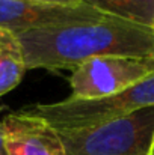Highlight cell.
I'll return each mask as SVG.
<instances>
[{
  "instance_id": "obj_2",
  "label": "cell",
  "mask_w": 154,
  "mask_h": 155,
  "mask_svg": "<svg viewBox=\"0 0 154 155\" xmlns=\"http://www.w3.org/2000/svg\"><path fill=\"white\" fill-rule=\"evenodd\" d=\"M154 105V74L109 97L95 100H67L50 104H30L21 110L49 122L57 131L97 127L138 110Z\"/></svg>"
},
{
  "instance_id": "obj_1",
  "label": "cell",
  "mask_w": 154,
  "mask_h": 155,
  "mask_svg": "<svg viewBox=\"0 0 154 155\" xmlns=\"http://www.w3.org/2000/svg\"><path fill=\"white\" fill-rule=\"evenodd\" d=\"M27 69H76L103 56L154 57V30L106 17L101 21L14 33Z\"/></svg>"
},
{
  "instance_id": "obj_7",
  "label": "cell",
  "mask_w": 154,
  "mask_h": 155,
  "mask_svg": "<svg viewBox=\"0 0 154 155\" xmlns=\"http://www.w3.org/2000/svg\"><path fill=\"white\" fill-rule=\"evenodd\" d=\"M83 5L104 15L153 29L154 0H82Z\"/></svg>"
},
{
  "instance_id": "obj_12",
  "label": "cell",
  "mask_w": 154,
  "mask_h": 155,
  "mask_svg": "<svg viewBox=\"0 0 154 155\" xmlns=\"http://www.w3.org/2000/svg\"><path fill=\"white\" fill-rule=\"evenodd\" d=\"M153 30H154V26H153Z\"/></svg>"
},
{
  "instance_id": "obj_11",
  "label": "cell",
  "mask_w": 154,
  "mask_h": 155,
  "mask_svg": "<svg viewBox=\"0 0 154 155\" xmlns=\"http://www.w3.org/2000/svg\"><path fill=\"white\" fill-rule=\"evenodd\" d=\"M148 155H154V134H153V140H151V145H150V151Z\"/></svg>"
},
{
  "instance_id": "obj_9",
  "label": "cell",
  "mask_w": 154,
  "mask_h": 155,
  "mask_svg": "<svg viewBox=\"0 0 154 155\" xmlns=\"http://www.w3.org/2000/svg\"><path fill=\"white\" fill-rule=\"evenodd\" d=\"M41 3H56V5H82V0H29Z\"/></svg>"
},
{
  "instance_id": "obj_3",
  "label": "cell",
  "mask_w": 154,
  "mask_h": 155,
  "mask_svg": "<svg viewBox=\"0 0 154 155\" xmlns=\"http://www.w3.org/2000/svg\"><path fill=\"white\" fill-rule=\"evenodd\" d=\"M67 155H148L154 105L97 127L59 131Z\"/></svg>"
},
{
  "instance_id": "obj_6",
  "label": "cell",
  "mask_w": 154,
  "mask_h": 155,
  "mask_svg": "<svg viewBox=\"0 0 154 155\" xmlns=\"http://www.w3.org/2000/svg\"><path fill=\"white\" fill-rule=\"evenodd\" d=\"M0 122L6 155H67L59 131L35 114L18 110Z\"/></svg>"
},
{
  "instance_id": "obj_8",
  "label": "cell",
  "mask_w": 154,
  "mask_h": 155,
  "mask_svg": "<svg viewBox=\"0 0 154 155\" xmlns=\"http://www.w3.org/2000/svg\"><path fill=\"white\" fill-rule=\"evenodd\" d=\"M26 69L24 56L15 35L0 30V97L18 86Z\"/></svg>"
},
{
  "instance_id": "obj_10",
  "label": "cell",
  "mask_w": 154,
  "mask_h": 155,
  "mask_svg": "<svg viewBox=\"0 0 154 155\" xmlns=\"http://www.w3.org/2000/svg\"><path fill=\"white\" fill-rule=\"evenodd\" d=\"M0 155H6V148H5V133H3L2 122H0Z\"/></svg>"
},
{
  "instance_id": "obj_4",
  "label": "cell",
  "mask_w": 154,
  "mask_h": 155,
  "mask_svg": "<svg viewBox=\"0 0 154 155\" xmlns=\"http://www.w3.org/2000/svg\"><path fill=\"white\" fill-rule=\"evenodd\" d=\"M154 74V57L103 56L83 62L70 78L71 98L95 100L118 94Z\"/></svg>"
},
{
  "instance_id": "obj_5",
  "label": "cell",
  "mask_w": 154,
  "mask_h": 155,
  "mask_svg": "<svg viewBox=\"0 0 154 155\" xmlns=\"http://www.w3.org/2000/svg\"><path fill=\"white\" fill-rule=\"evenodd\" d=\"M106 17L86 5H56L29 0H0V30L21 33L82 23L101 21Z\"/></svg>"
}]
</instances>
